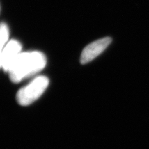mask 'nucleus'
I'll return each instance as SVG.
<instances>
[{
    "instance_id": "obj_1",
    "label": "nucleus",
    "mask_w": 149,
    "mask_h": 149,
    "mask_svg": "<svg viewBox=\"0 0 149 149\" xmlns=\"http://www.w3.org/2000/svg\"><path fill=\"white\" fill-rule=\"evenodd\" d=\"M46 64V56L41 52L22 53L8 70L9 77L13 82L18 83L38 73Z\"/></svg>"
},
{
    "instance_id": "obj_2",
    "label": "nucleus",
    "mask_w": 149,
    "mask_h": 149,
    "mask_svg": "<svg viewBox=\"0 0 149 149\" xmlns=\"http://www.w3.org/2000/svg\"><path fill=\"white\" fill-rule=\"evenodd\" d=\"M49 79L45 76L35 77L29 84L19 89L17 94V101L22 106H29L38 100L45 92Z\"/></svg>"
},
{
    "instance_id": "obj_3",
    "label": "nucleus",
    "mask_w": 149,
    "mask_h": 149,
    "mask_svg": "<svg viewBox=\"0 0 149 149\" xmlns=\"http://www.w3.org/2000/svg\"><path fill=\"white\" fill-rule=\"evenodd\" d=\"M112 42L111 37H104L95 42L91 43L88 46L84 48L82 53L80 57V62L81 64H85L90 62L100 55L102 52L110 45Z\"/></svg>"
},
{
    "instance_id": "obj_4",
    "label": "nucleus",
    "mask_w": 149,
    "mask_h": 149,
    "mask_svg": "<svg viewBox=\"0 0 149 149\" xmlns=\"http://www.w3.org/2000/svg\"><path fill=\"white\" fill-rule=\"evenodd\" d=\"M22 53V45L18 41L15 40L8 41L1 55V64L3 70L8 72L15 61Z\"/></svg>"
},
{
    "instance_id": "obj_5",
    "label": "nucleus",
    "mask_w": 149,
    "mask_h": 149,
    "mask_svg": "<svg viewBox=\"0 0 149 149\" xmlns=\"http://www.w3.org/2000/svg\"><path fill=\"white\" fill-rule=\"evenodd\" d=\"M9 30L5 23H0V68H1V59L2 52L6 45L8 42Z\"/></svg>"
}]
</instances>
